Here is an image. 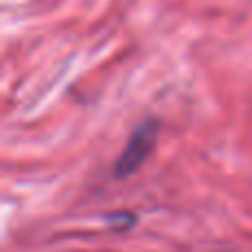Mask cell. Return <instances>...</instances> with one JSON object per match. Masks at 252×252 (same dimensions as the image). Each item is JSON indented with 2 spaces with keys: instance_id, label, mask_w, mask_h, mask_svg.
I'll return each mask as SVG.
<instances>
[{
  "instance_id": "cell-1",
  "label": "cell",
  "mask_w": 252,
  "mask_h": 252,
  "mask_svg": "<svg viewBox=\"0 0 252 252\" xmlns=\"http://www.w3.org/2000/svg\"><path fill=\"white\" fill-rule=\"evenodd\" d=\"M157 128L153 124H144L142 128H137V133L130 137L126 151L120 155L118 159V175H128L137 168L144 161V157L151 153L153 144H155Z\"/></svg>"
}]
</instances>
